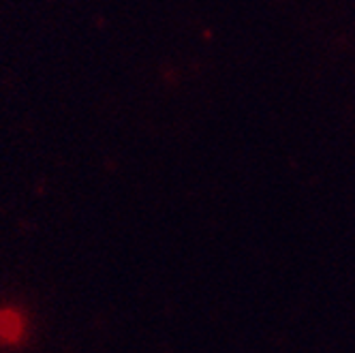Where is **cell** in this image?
Segmentation results:
<instances>
[{"label":"cell","mask_w":355,"mask_h":353,"mask_svg":"<svg viewBox=\"0 0 355 353\" xmlns=\"http://www.w3.org/2000/svg\"><path fill=\"white\" fill-rule=\"evenodd\" d=\"M24 334V319L15 311L0 313V341L17 343Z\"/></svg>","instance_id":"1"}]
</instances>
